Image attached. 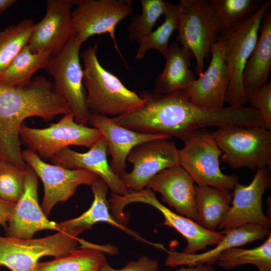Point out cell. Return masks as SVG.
<instances>
[{
  "label": "cell",
  "instance_id": "cell-1",
  "mask_svg": "<svg viewBox=\"0 0 271 271\" xmlns=\"http://www.w3.org/2000/svg\"><path fill=\"white\" fill-rule=\"evenodd\" d=\"M71 113L53 82L42 76L27 85L0 83V158L26 168L19 130L24 120L38 117L45 121Z\"/></svg>",
  "mask_w": 271,
  "mask_h": 271
},
{
  "label": "cell",
  "instance_id": "cell-2",
  "mask_svg": "<svg viewBox=\"0 0 271 271\" xmlns=\"http://www.w3.org/2000/svg\"><path fill=\"white\" fill-rule=\"evenodd\" d=\"M97 43L80 54L84 63L83 83L90 114L112 118L142 108L145 99L103 67L97 58Z\"/></svg>",
  "mask_w": 271,
  "mask_h": 271
},
{
  "label": "cell",
  "instance_id": "cell-3",
  "mask_svg": "<svg viewBox=\"0 0 271 271\" xmlns=\"http://www.w3.org/2000/svg\"><path fill=\"white\" fill-rule=\"evenodd\" d=\"M271 1L263 2L252 14L220 36L225 51L229 81L225 102L229 106L240 107L247 103L243 85V74L256 44L263 18Z\"/></svg>",
  "mask_w": 271,
  "mask_h": 271
},
{
  "label": "cell",
  "instance_id": "cell-4",
  "mask_svg": "<svg viewBox=\"0 0 271 271\" xmlns=\"http://www.w3.org/2000/svg\"><path fill=\"white\" fill-rule=\"evenodd\" d=\"M211 132L231 168L270 169L271 130L264 126H224Z\"/></svg>",
  "mask_w": 271,
  "mask_h": 271
},
{
  "label": "cell",
  "instance_id": "cell-5",
  "mask_svg": "<svg viewBox=\"0 0 271 271\" xmlns=\"http://www.w3.org/2000/svg\"><path fill=\"white\" fill-rule=\"evenodd\" d=\"M109 200L112 216L120 223L128 219L123 209L129 203H143L158 210L164 218L162 224L174 228L186 240L187 246L183 251L186 253H197L208 246L217 244L224 235L222 231L207 230L194 220L172 211L162 204L155 193L148 187L139 191H130L124 195L112 193Z\"/></svg>",
  "mask_w": 271,
  "mask_h": 271
},
{
  "label": "cell",
  "instance_id": "cell-6",
  "mask_svg": "<svg viewBox=\"0 0 271 271\" xmlns=\"http://www.w3.org/2000/svg\"><path fill=\"white\" fill-rule=\"evenodd\" d=\"M179 150V165L198 186L230 190L238 183L235 175L223 174L220 168L222 154L211 132L204 128L194 132Z\"/></svg>",
  "mask_w": 271,
  "mask_h": 271
},
{
  "label": "cell",
  "instance_id": "cell-7",
  "mask_svg": "<svg viewBox=\"0 0 271 271\" xmlns=\"http://www.w3.org/2000/svg\"><path fill=\"white\" fill-rule=\"evenodd\" d=\"M19 133L21 143L44 161L51 160L69 146L90 149L102 137L97 128L77 123L72 113L64 115L58 121L46 128L22 125Z\"/></svg>",
  "mask_w": 271,
  "mask_h": 271
},
{
  "label": "cell",
  "instance_id": "cell-8",
  "mask_svg": "<svg viewBox=\"0 0 271 271\" xmlns=\"http://www.w3.org/2000/svg\"><path fill=\"white\" fill-rule=\"evenodd\" d=\"M81 46L74 34L59 53L52 56L45 69L54 78V88L66 101L76 122L87 126L90 112L79 59Z\"/></svg>",
  "mask_w": 271,
  "mask_h": 271
},
{
  "label": "cell",
  "instance_id": "cell-9",
  "mask_svg": "<svg viewBox=\"0 0 271 271\" xmlns=\"http://www.w3.org/2000/svg\"><path fill=\"white\" fill-rule=\"evenodd\" d=\"M80 239L63 231L39 238L0 235V266L11 271H35L41 258L66 254L77 248Z\"/></svg>",
  "mask_w": 271,
  "mask_h": 271
},
{
  "label": "cell",
  "instance_id": "cell-10",
  "mask_svg": "<svg viewBox=\"0 0 271 271\" xmlns=\"http://www.w3.org/2000/svg\"><path fill=\"white\" fill-rule=\"evenodd\" d=\"M177 40L193 54L198 76L204 72L206 56L219 32L214 13L206 0H181Z\"/></svg>",
  "mask_w": 271,
  "mask_h": 271
},
{
  "label": "cell",
  "instance_id": "cell-11",
  "mask_svg": "<svg viewBox=\"0 0 271 271\" xmlns=\"http://www.w3.org/2000/svg\"><path fill=\"white\" fill-rule=\"evenodd\" d=\"M132 4L130 0H76L71 16L79 43L82 45L91 36L108 33L124 61L115 30L117 24L131 14Z\"/></svg>",
  "mask_w": 271,
  "mask_h": 271
},
{
  "label": "cell",
  "instance_id": "cell-12",
  "mask_svg": "<svg viewBox=\"0 0 271 271\" xmlns=\"http://www.w3.org/2000/svg\"><path fill=\"white\" fill-rule=\"evenodd\" d=\"M22 156L43 182L44 194L41 206L47 216L58 203H64L71 197L79 186H90L99 178L84 169H69L48 164L28 149L22 151Z\"/></svg>",
  "mask_w": 271,
  "mask_h": 271
},
{
  "label": "cell",
  "instance_id": "cell-13",
  "mask_svg": "<svg viewBox=\"0 0 271 271\" xmlns=\"http://www.w3.org/2000/svg\"><path fill=\"white\" fill-rule=\"evenodd\" d=\"M270 173L268 167L258 169L249 184L235 185L230 208L218 229L227 231L245 224L270 229V219L262 209L263 195L271 184Z\"/></svg>",
  "mask_w": 271,
  "mask_h": 271
},
{
  "label": "cell",
  "instance_id": "cell-14",
  "mask_svg": "<svg viewBox=\"0 0 271 271\" xmlns=\"http://www.w3.org/2000/svg\"><path fill=\"white\" fill-rule=\"evenodd\" d=\"M126 161L133 165L132 170L120 178L130 190L139 191L161 171L179 165V150L170 139L150 141L134 147Z\"/></svg>",
  "mask_w": 271,
  "mask_h": 271
},
{
  "label": "cell",
  "instance_id": "cell-15",
  "mask_svg": "<svg viewBox=\"0 0 271 271\" xmlns=\"http://www.w3.org/2000/svg\"><path fill=\"white\" fill-rule=\"evenodd\" d=\"M76 0H49L44 17L35 24L28 46L33 53H59L75 34L72 9Z\"/></svg>",
  "mask_w": 271,
  "mask_h": 271
},
{
  "label": "cell",
  "instance_id": "cell-16",
  "mask_svg": "<svg viewBox=\"0 0 271 271\" xmlns=\"http://www.w3.org/2000/svg\"><path fill=\"white\" fill-rule=\"evenodd\" d=\"M211 60L207 69L192 81L183 92L194 104L207 109L224 107L229 75L225 47L220 37L212 45Z\"/></svg>",
  "mask_w": 271,
  "mask_h": 271
},
{
  "label": "cell",
  "instance_id": "cell-17",
  "mask_svg": "<svg viewBox=\"0 0 271 271\" xmlns=\"http://www.w3.org/2000/svg\"><path fill=\"white\" fill-rule=\"evenodd\" d=\"M24 190L15 203L7 229L6 236L31 239L38 231L53 230L58 231L57 223L49 220L39 205L38 198V176L28 164Z\"/></svg>",
  "mask_w": 271,
  "mask_h": 271
},
{
  "label": "cell",
  "instance_id": "cell-18",
  "mask_svg": "<svg viewBox=\"0 0 271 271\" xmlns=\"http://www.w3.org/2000/svg\"><path fill=\"white\" fill-rule=\"evenodd\" d=\"M107 155L106 143L102 136L85 153H79L69 147L63 149L51 159V163L67 169L90 171L103 180L112 194L124 195L130 190L112 170Z\"/></svg>",
  "mask_w": 271,
  "mask_h": 271
},
{
  "label": "cell",
  "instance_id": "cell-19",
  "mask_svg": "<svg viewBox=\"0 0 271 271\" xmlns=\"http://www.w3.org/2000/svg\"><path fill=\"white\" fill-rule=\"evenodd\" d=\"M89 123L98 129L105 140L107 154L111 157L109 165L114 173L119 177L126 172L127 158L134 147L150 141L171 138L162 134L134 131L117 124L110 117L92 114H90Z\"/></svg>",
  "mask_w": 271,
  "mask_h": 271
},
{
  "label": "cell",
  "instance_id": "cell-20",
  "mask_svg": "<svg viewBox=\"0 0 271 271\" xmlns=\"http://www.w3.org/2000/svg\"><path fill=\"white\" fill-rule=\"evenodd\" d=\"M194 183L179 165L160 172L151 179L147 187L160 193L162 201L174 208L178 214L196 221Z\"/></svg>",
  "mask_w": 271,
  "mask_h": 271
},
{
  "label": "cell",
  "instance_id": "cell-21",
  "mask_svg": "<svg viewBox=\"0 0 271 271\" xmlns=\"http://www.w3.org/2000/svg\"><path fill=\"white\" fill-rule=\"evenodd\" d=\"M224 232L223 238L213 249L201 253L188 254L179 252L171 247L169 250L165 264L174 267L179 265L195 266L199 264H212L225 251L239 247L248 243L263 239L270 233V229L253 225L245 224Z\"/></svg>",
  "mask_w": 271,
  "mask_h": 271
},
{
  "label": "cell",
  "instance_id": "cell-22",
  "mask_svg": "<svg viewBox=\"0 0 271 271\" xmlns=\"http://www.w3.org/2000/svg\"><path fill=\"white\" fill-rule=\"evenodd\" d=\"M93 201L90 208L79 216L57 223L58 231H63L78 236L84 231L90 229L98 222H105L117 227L138 241L160 248L161 244L142 237L138 232L117 221L110 214L107 194L109 189L106 183L99 178L90 186Z\"/></svg>",
  "mask_w": 271,
  "mask_h": 271
},
{
  "label": "cell",
  "instance_id": "cell-23",
  "mask_svg": "<svg viewBox=\"0 0 271 271\" xmlns=\"http://www.w3.org/2000/svg\"><path fill=\"white\" fill-rule=\"evenodd\" d=\"M79 243L80 247L66 254L40 261L35 271H98L106 261L104 253L117 251L112 245L92 244L81 239Z\"/></svg>",
  "mask_w": 271,
  "mask_h": 271
},
{
  "label": "cell",
  "instance_id": "cell-24",
  "mask_svg": "<svg viewBox=\"0 0 271 271\" xmlns=\"http://www.w3.org/2000/svg\"><path fill=\"white\" fill-rule=\"evenodd\" d=\"M190 52L176 42L172 43L164 57L166 64L157 77L154 92L159 94L184 92L196 79L190 69Z\"/></svg>",
  "mask_w": 271,
  "mask_h": 271
},
{
  "label": "cell",
  "instance_id": "cell-25",
  "mask_svg": "<svg viewBox=\"0 0 271 271\" xmlns=\"http://www.w3.org/2000/svg\"><path fill=\"white\" fill-rule=\"evenodd\" d=\"M260 32L245 68L242 80L245 92L257 90L266 83L271 69V13L264 15Z\"/></svg>",
  "mask_w": 271,
  "mask_h": 271
},
{
  "label": "cell",
  "instance_id": "cell-26",
  "mask_svg": "<svg viewBox=\"0 0 271 271\" xmlns=\"http://www.w3.org/2000/svg\"><path fill=\"white\" fill-rule=\"evenodd\" d=\"M195 221L205 229L216 231L231 207L232 195L228 190L195 186Z\"/></svg>",
  "mask_w": 271,
  "mask_h": 271
},
{
  "label": "cell",
  "instance_id": "cell-27",
  "mask_svg": "<svg viewBox=\"0 0 271 271\" xmlns=\"http://www.w3.org/2000/svg\"><path fill=\"white\" fill-rule=\"evenodd\" d=\"M52 56L47 51L33 53L27 44L9 65L0 78V83L13 86L29 84L36 72L46 68Z\"/></svg>",
  "mask_w": 271,
  "mask_h": 271
},
{
  "label": "cell",
  "instance_id": "cell-28",
  "mask_svg": "<svg viewBox=\"0 0 271 271\" xmlns=\"http://www.w3.org/2000/svg\"><path fill=\"white\" fill-rule=\"evenodd\" d=\"M216 262L225 269L251 264L257 266L259 271H271V233L257 247L250 249L235 247L227 249L220 255Z\"/></svg>",
  "mask_w": 271,
  "mask_h": 271
},
{
  "label": "cell",
  "instance_id": "cell-29",
  "mask_svg": "<svg viewBox=\"0 0 271 271\" xmlns=\"http://www.w3.org/2000/svg\"><path fill=\"white\" fill-rule=\"evenodd\" d=\"M180 14L179 3L169 2V9L165 15L163 23L155 30L140 39L135 58L137 60L144 58L150 49H155L165 57L169 47V42L173 32L177 30Z\"/></svg>",
  "mask_w": 271,
  "mask_h": 271
},
{
  "label": "cell",
  "instance_id": "cell-30",
  "mask_svg": "<svg viewBox=\"0 0 271 271\" xmlns=\"http://www.w3.org/2000/svg\"><path fill=\"white\" fill-rule=\"evenodd\" d=\"M35 24L33 20L25 19L0 31V78L14 58L28 44Z\"/></svg>",
  "mask_w": 271,
  "mask_h": 271
},
{
  "label": "cell",
  "instance_id": "cell-31",
  "mask_svg": "<svg viewBox=\"0 0 271 271\" xmlns=\"http://www.w3.org/2000/svg\"><path fill=\"white\" fill-rule=\"evenodd\" d=\"M208 3L215 16L219 32L229 30L262 4L258 0H210Z\"/></svg>",
  "mask_w": 271,
  "mask_h": 271
},
{
  "label": "cell",
  "instance_id": "cell-32",
  "mask_svg": "<svg viewBox=\"0 0 271 271\" xmlns=\"http://www.w3.org/2000/svg\"><path fill=\"white\" fill-rule=\"evenodd\" d=\"M142 12L132 17L128 25L127 39L138 41L153 31L158 19L169 9V2L163 0H141Z\"/></svg>",
  "mask_w": 271,
  "mask_h": 271
},
{
  "label": "cell",
  "instance_id": "cell-33",
  "mask_svg": "<svg viewBox=\"0 0 271 271\" xmlns=\"http://www.w3.org/2000/svg\"><path fill=\"white\" fill-rule=\"evenodd\" d=\"M26 177V168L1 159L0 198L16 203L23 193Z\"/></svg>",
  "mask_w": 271,
  "mask_h": 271
},
{
  "label": "cell",
  "instance_id": "cell-34",
  "mask_svg": "<svg viewBox=\"0 0 271 271\" xmlns=\"http://www.w3.org/2000/svg\"><path fill=\"white\" fill-rule=\"evenodd\" d=\"M247 102L260 113L264 126L271 130V82L259 89L246 92Z\"/></svg>",
  "mask_w": 271,
  "mask_h": 271
},
{
  "label": "cell",
  "instance_id": "cell-35",
  "mask_svg": "<svg viewBox=\"0 0 271 271\" xmlns=\"http://www.w3.org/2000/svg\"><path fill=\"white\" fill-rule=\"evenodd\" d=\"M158 261L146 255L140 256L136 261H130L120 269H115L111 266L107 260L102 264L98 271H158Z\"/></svg>",
  "mask_w": 271,
  "mask_h": 271
},
{
  "label": "cell",
  "instance_id": "cell-36",
  "mask_svg": "<svg viewBox=\"0 0 271 271\" xmlns=\"http://www.w3.org/2000/svg\"><path fill=\"white\" fill-rule=\"evenodd\" d=\"M15 203L0 198V225L5 230L11 217Z\"/></svg>",
  "mask_w": 271,
  "mask_h": 271
},
{
  "label": "cell",
  "instance_id": "cell-37",
  "mask_svg": "<svg viewBox=\"0 0 271 271\" xmlns=\"http://www.w3.org/2000/svg\"><path fill=\"white\" fill-rule=\"evenodd\" d=\"M176 271H215V269L211 264H203L188 267H182Z\"/></svg>",
  "mask_w": 271,
  "mask_h": 271
},
{
  "label": "cell",
  "instance_id": "cell-38",
  "mask_svg": "<svg viewBox=\"0 0 271 271\" xmlns=\"http://www.w3.org/2000/svg\"><path fill=\"white\" fill-rule=\"evenodd\" d=\"M17 2V1L16 0H0V14L5 11Z\"/></svg>",
  "mask_w": 271,
  "mask_h": 271
},
{
  "label": "cell",
  "instance_id": "cell-39",
  "mask_svg": "<svg viewBox=\"0 0 271 271\" xmlns=\"http://www.w3.org/2000/svg\"><path fill=\"white\" fill-rule=\"evenodd\" d=\"M0 160H1V158H0Z\"/></svg>",
  "mask_w": 271,
  "mask_h": 271
}]
</instances>
